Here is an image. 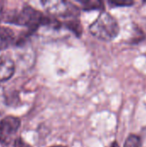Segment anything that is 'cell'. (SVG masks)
Listing matches in <instances>:
<instances>
[{
    "instance_id": "5",
    "label": "cell",
    "mask_w": 146,
    "mask_h": 147,
    "mask_svg": "<svg viewBox=\"0 0 146 147\" xmlns=\"http://www.w3.org/2000/svg\"><path fill=\"white\" fill-rule=\"evenodd\" d=\"M15 71V65L11 57L8 55L0 56V83L10 79Z\"/></svg>"
},
{
    "instance_id": "7",
    "label": "cell",
    "mask_w": 146,
    "mask_h": 147,
    "mask_svg": "<svg viewBox=\"0 0 146 147\" xmlns=\"http://www.w3.org/2000/svg\"><path fill=\"white\" fill-rule=\"evenodd\" d=\"M63 26L72 32L77 37H81L83 34V26L79 18H71L65 20V22H63Z\"/></svg>"
},
{
    "instance_id": "3",
    "label": "cell",
    "mask_w": 146,
    "mask_h": 147,
    "mask_svg": "<svg viewBox=\"0 0 146 147\" xmlns=\"http://www.w3.org/2000/svg\"><path fill=\"white\" fill-rule=\"evenodd\" d=\"M48 15L54 17H62L66 20L79 18L80 9L73 3L59 0H44L40 2Z\"/></svg>"
},
{
    "instance_id": "10",
    "label": "cell",
    "mask_w": 146,
    "mask_h": 147,
    "mask_svg": "<svg viewBox=\"0 0 146 147\" xmlns=\"http://www.w3.org/2000/svg\"><path fill=\"white\" fill-rule=\"evenodd\" d=\"M7 105H8V101L4 93V89L3 88V86L0 85V115L4 113Z\"/></svg>"
},
{
    "instance_id": "1",
    "label": "cell",
    "mask_w": 146,
    "mask_h": 147,
    "mask_svg": "<svg viewBox=\"0 0 146 147\" xmlns=\"http://www.w3.org/2000/svg\"><path fill=\"white\" fill-rule=\"evenodd\" d=\"M0 22H4L15 26L26 27L28 28V32L30 34L37 31L40 26L48 27L56 30L62 28V23L58 18L50 15H44L42 12L29 5H26L21 9L0 12Z\"/></svg>"
},
{
    "instance_id": "9",
    "label": "cell",
    "mask_w": 146,
    "mask_h": 147,
    "mask_svg": "<svg viewBox=\"0 0 146 147\" xmlns=\"http://www.w3.org/2000/svg\"><path fill=\"white\" fill-rule=\"evenodd\" d=\"M123 147H142V140L139 135L130 134L126 138Z\"/></svg>"
},
{
    "instance_id": "2",
    "label": "cell",
    "mask_w": 146,
    "mask_h": 147,
    "mask_svg": "<svg viewBox=\"0 0 146 147\" xmlns=\"http://www.w3.org/2000/svg\"><path fill=\"white\" fill-rule=\"evenodd\" d=\"M89 31L94 37L99 40L111 41L119 35L120 26L113 16L102 11L89 26Z\"/></svg>"
},
{
    "instance_id": "13",
    "label": "cell",
    "mask_w": 146,
    "mask_h": 147,
    "mask_svg": "<svg viewBox=\"0 0 146 147\" xmlns=\"http://www.w3.org/2000/svg\"><path fill=\"white\" fill-rule=\"evenodd\" d=\"M110 147H120V146H119V144H118L116 141H114V142L111 145V146Z\"/></svg>"
},
{
    "instance_id": "6",
    "label": "cell",
    "mask_w": 146,
    "mask_h": 147,
    "mask_svg": "<svg viewBox=\"0 0 146 147\" xmlns=\"http://www.w3.org/2000/svg\"><path fill=\"white\" fill-rule=\"evenodd\" d=\"M16 44L14 31L7 27L0 26V51H3Z\"/></svg>"
},
{
    "instance_id": "8",
    "label": "cell",
    "mask_w": 146,
    "mask_h": 147,
    "mask_svg": "<svg viewBox=\"0 0 146 147\" xmlns=\"http://www.w3.org/2000/svg\"><path fill=\"white\" fill-rule=\"evenodd\" d=\"M78 3H81L82 9L84 11L103 10L105 9L104 3L100 0H79Z\"/></svg>"
},
{
    "instance_id": "4",
    "label": "cell",
    "mask_w": 146,
    "mask_h": 147,
    "mask_svg": "<svg viewBox=\"0 0 146 147\" xmlns=\"http://www.w3.org/2000/svg\"><path fill=\"white\" fill-rule=\"evenodd\" d=\"M21 127V119L8 115L0 121V143L3 146H9L14 140Z\"/></svg>"
},
{
    "instance_id": "14",
    "label": "cell",
    "mask_w": 146,
    "mask_h": 147,
    "mask_svg": "<svg viewBox=\"0 0 146 147\" xmlns=\"http://www.w3.org/2000/svg\"><path fill=\"white\" fill-rule=\"evenodd\" d=\"M49 147H67V146H52Z\"/></svg>"
},
{
    "instance_id": "11",
    "label": "cell",
    "mask_w": 146,
    "mask_h": 147,
    "mask_svg": "<svg viewBox=\"0 0 146 147\" xmlns=\"http://www.w3.org/2000/svg\"><path fill=\"white\" fill-rule=\"evenodd\" d=\"M108 3L111 7L132 6L135 3V2L133 0H115V1H108Z\"/></svg>"
},
{
    "instance_id": "12",
    "label": "cell",
    "mask_w": 146,
    "mask_h": 147,
    "mask_svg": "<svg viewBox=\"0 0 146 147\" xmlns=\"http://www.w3.org/2000/svg\"><path fill=\"white\" fill-rule=\"evenodd\" d=\"M14 147H32L28 143H27L26 141H24L21 137H18L16 139H15L14 140Z\"/></svg>"
}]
</instances>
